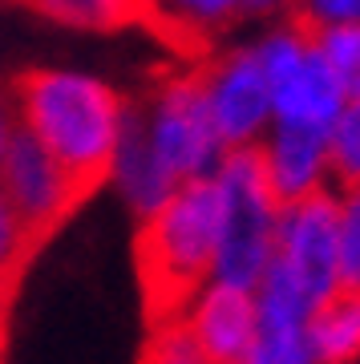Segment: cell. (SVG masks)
<instances>
[{
	"label": "cell",
	"instance_id": "obj_17",
	"mask_svg": "<svg viewBox=\"0 0 360 364\" xmlns=\"http://www.w3.org/2000/svg\"><path fill=\"white\" fill-rule=\"evenodd\" d=\"M142 364H211V360L198 348L186 320L166 316V320H154V328H150V340L142 348Z\"/></svg>",
	"mask_w": 360,
	"mask_h": 364
},
{
	"label": "cell",
	"instance_id": "obj_1",
	"mask_svg": "<svg viewBox=\"0 0 360 364\" xmlns=\"http://www.w3.org/2000/svg\"><path fill=\"white\" fill-rule=\"evenodd\" d=\"M9 97L16 117L69 170L81 195H97L114 170L126 97L97 77L61 69H21L9 81Z\"/></svg>",
	"mask_w": 360,
	"mask_h": 364
},
{
	"label": "cell",
	"instance_id": "obj_22",
	"mask_svg": "<svg viewBox=\"0 0 360 364\" xmlns=\"http://www.w3.org/2000/svg\"><path fill=\"white\" fill-rule=\"evenodd\" d=\"M283 0H247V16L251 13H271V9H280Z\"/></svg>",
	"mask_w": 360,
	"mask_h": 364
},
{
	"label": "cell",
	"instance_id": "obj_20",
	"mask_svg": "<svg viewBox=\"0 0 360 364\" xmlns=\"http://www.w3.org/2000/svg\"><path fill=\"white\" fill-rule=\"evenodd\" d=\"M179 9L194 25L215 33V28H231L239 16H247V0H179Z\"/></svg>",
	"mask_w": 360,
	"mask_h": 364
},
{
	"label": "cell",
	"instance_id": "obj_6",
	"mask_svg": "<svg viewBox=\"0 0 360 364\" xmlns=\"http://www.w3.org/2000/svg\"><path fill=\"white\" fill-rule=\"evenodd\" d=\"M13 4L69 28H93V33L138 28L170 53V61L182 65L215 57V33H206L203 25H194L186 13H174L162 0H13Z\"/></svg>",
	"mask_w": 360,
	"mask_h": 364
},
{
	"label": "cell",
	"instance_id": "obj_16",
	"mask_svg": "<svg viewBox=\"0 0 360 364\" xmlns=\"http://www.w3.org/2000/svg\"><path fill=\"white\" fill-rule=\"evenodd\" d=\"M283 25L304 41H316L332 25H360V0H283Z\"/></svg>",
	"mask_w": 360,
	"mask_h": 364
},
{
	"label": "cell",
	"instance_id": "obj_24",
	"mask_svg": "<svg viewBox=\"0 0 360 364\" xmlns=\"http://www.w3.org/2000/svg\"><path fill=\"white\" fill-rule=\"evenodd\" d=\"M235 364H271V360H263L259 352H251V356H243V360H235Z\"/></svg>",
	"mask_w": 360,
	"mask_h": 364
},
{
	"label": "cell",
	"instance_id": "obj_15",
	"mask_svg": "<svg viewBox=\"0 0 360 364\" xmlns=\"http://www.w3.org/2000/svg\"><path fill=\"white\" fill-rule=\"evenodd\" d=\"M312 45L328 61L340 93L356 102L360 97V25H332V28H324Z\"/></svg>",
	"mask_w": 360,
	"mask_h": 364
},
{
	"label": "cell",
	"instance_id": "obj_4",
	"mask_svg": "<svg viewBox=\"0 0 360 364\" xmlns=\"http://www.w3.org/2000/svg\"><path fill=\"white\" fill-rule=\"evenodd\" d=\"M206 65H211V57L194 61V65L170 61V65L154 69V81H150V102H146L150 142L179 182L215 174L223 150H227L215 109H211Z\"/></svg>",
	"mask_w": 360,
	"mask_h": 364
},
{
	"label": "cell",
	"instance_id": "obj_13",
	"mask_svg": "<svg viewBox=\"0 0 360 364\" xmlns=\"http://www.w3.org/2000/svg\"><path fill=\"white\" fill-rule=\"evenodd\" d=\"M316 364H360V296L332 291L312 316Z\"/></svg>",
	"mask_w": 360,
	"mask_h": 364
},
{
	"label": "cell",
	"instance_id": "obj_11",
	"mask_svg": "<svg viewBox=\"0 0 360 364\" xmlns=\"http://www.w3.org/2000/svg\"><path fill=\"white\" fill-rule=\"evenodd\" d=\"M110 178L117 182L122 198L129 203V210L138 219L150 215L158 203H166L170 191L179 186V178L166 170V162L158 158L154 142H150V109H146V102H126L122 138H117Z\"/></svg>",
	"mask_w": 360,
	"mask_h": 364
},
{
	"label": "cell",
	"instance_id": "obj_12",
	"mask_svg": "<svg viewBox=\"0 0 360 364\" xmlns=\"http://www.w3.org/2000/svg\"><path fill=\"white\" fill-rule=\"evenodd\" d=\"M263 158H268L271 195L280 207L328 186V130L324 126L280 122L271 142H263Z\"/></svg>",
	"mask_w": 360,
	"mask_h": 364
},
{
	"label": "cell",
	"instance_id": "obj_8",
	"mask_svg": "<svg viewBox=\"0 0 360 364\" xmlns=\"http://www.w3.org/2000/svg\"><path fill=\"white\" fill-rule=\"evenodd\" d=\"M275 259L312 296V304H324L332 291H340V198L336 191L320 186L280 207Z\"/></svg>",
	"mask_w": 360,
	"mask_h": 364
},
{
	"label": "cell",
	"instance_id": "obj_10",
	"mask_svg": "<svg viewBox=\"0 0 360 364\" xmlns=\"http://www.w3.org/2000/svg\"><path fill=\"white\" fill-rule=\"evenodd\" d=\"M206 90L223 146L255 142L271 114V93L255 53H223V57L215 53L206 65Z\"/></svg>",
	"mask_w": 360,
	"mask_h": 364
},
{
	"label": "cell",
	"instance_id": "obj_5",
	"mask_svg": "<svg viewBox=\"0 0 360 364\" xmlns=\"http://www.w3.org/2000/svg\"><path fill=\"white\" fill-rule=\"evenodd\" d=\"M0 198L25 227L33 247H41L49 235L61 231L69 215L85 203L81 186L69 178V170L37 142V134L21 117H13L9 142L0 154Z\"/></svg>",
	"mask_w": 360,
	"mask_h": 364
},
{
	"label": "cell",
	"instance_id": "obj_2",
	"mask_svg": "<svg viewBox=\"0 0 360 364\" xmlns=\"http://www.w3.org/2000/svg\"><path fill=\"white\" fill-rule=\"evenodd\" d=\"M223 231V186L215 174L186 178L142 215L134 235V267L150 320L179 316L191 296L215 272V251Z\"/></svg>",
	"mask_w": 360,
	"mask_h": 364
},
{
	"label": "cell",
	"instance_id": "obj_19",
	"mask_svg": "<svg viewBox=\"0 0 360 364\" xmlns=\"http://www.w3.org/2000/svg\"><path fill=\"white\" fill-rule=\"evenodd\" d=\"M33 255H37L33 239H28L25 227L16 223V215L9 210V203L0 198V291H4V296L16 291V284H21V275H25V267H28Z\"/></svg>",
	"mask_w": 360,
	"mask_h": 364
},
{
	"label": "cell",
	"instance_id": "obj_3",
	"mask_svg": "<svg viewBox=\"0 0 360 364\" xmlns=\"http://www.w3.org/2000/svg\"><path fill=\"white\" fill-rule=\"evenodd\" d=\"M215 178L223 186V231L211 279L255 287L275 255V223H280V203L268 182L263 142L227 146Z\"/></svg>",
	"mask_w": 360,
	"mask_h": 364
},
{
	"label": "cell",
	"instance_id": "obj_23",
	"mask_svg": "<svg viewBox=\"0 0 360 364\" xmlns=\"http://www.w3.org/2000/svg\"><path fill=\"white\" fill-rule=\"evenodd\" d=\"M9 299H13V296H4V291H0V344H4V316H9Z\"/></svg>",
	"mask_w": 360,
	"mask_h": 364
},
{
	"label": "cell",
	"instance_id": "obj_9",
	"mask_svg": "<svg viewBox=\"0 0 360 364\" xmlns=\"http://www.w3.org/2000/svg\"><path fill=\"white\" fill-rule=\"evenodd\" d=\"M182 320L194 332L198 348L206 352L211 364H235L255 352L259 340V312H255V291L206 279L182 308Z\"/></svg>",
	"mask_w": 360,
	"mask_h": 364
},
{
	"label": "cell",
	"instance_id": "obj_21",
	"mask_svg": "<svg viewBox=\"0 0 360 364\" xmlns=\"http://www.w3.org/2000/svg\"><path fill=\"white\" fill-rule=\"evenodd\" d=\"M13 97H9V85H0V154H4V142H9V126H13Z\"/></svg>",
	"mask_w": 360,
	"mask_h": 364
},
{
	"label": "cell",
	"instance_id": "obj_7",
	"mask_svg": "<svg viewBox=\"0 0 360 364\" xmlns=\"http://www.w3.org/2000/svg\"><path fill=\"white\" fill-rule=\"evenodd\" d=\"M263 81L271 93V109L280 114V122H300V126H332L340 114L344 93L336 85L328 61L320 49L304 41L300 33L283 25L280 33H271L255 49Z\"/></svg>",
	"mask_w": 360,
	"mask_h": 364
},
{
	"label": "cell",
	"instance_id": "obj_18",
	"mask_svg": "<svg viewBox=\"0 0 360 364\" xmlns=\"http://www.w3.org/2000/svg\"><path fill=\"white\" fill-rule=\"evenodd\" d=\"M340 198V291L360 296V186L336 191Z\"/></svg>",
	"mask_w": 360,
	"mask_h": 364
},
{
	"label": "cell",
	"instance_id": "obj_14",
	"mask_svg": "<svg viewBox=\"0 0 360 364\" xmlns=\"http://www.w3.org/2000/svg\"><path fill=\"white\" fill-rule=\"evenodd\" d=\"M328 178L336 191L360 186V97L328 126Z\"/></svg>",
	"mask_w": 360,
	"mask_h": 364
}]
</instances>
